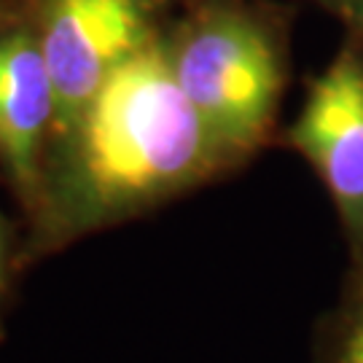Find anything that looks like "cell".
<instances>
[{
	"label": "cell",
	"mask_w": 363,
	"mask_h": 363,
	"mask_svg": "<svg viewBox=\"0 0 363 363\" xmlns=\"http://www.w3.org/2000/svg\"><path fill=\"white\" fill-rule=\"evenodd\" d=\"M223 167L172 76L164 35L118 67L49 143L27 264L167 205Z\"/></svg>",
	"instance_id": "cell-1"
},
{
	"label": "cell",
	"mask_w": 363,
	"mask_h": 363,
	"mask_svg": "<svg viewBox=\"0 0 363 363\" xmlns=\"http://www.w3.org/2000/svg\"><path fill=\"white\" fill-rule=\"evenodd\" d=\"M164 54L223 167L269 143L286 60L261 16L229 3L202 6L164 33Z\"/></svg>",
	"instance_id": "cell-2"
},
{
	"label": "cell",
	"mask_w": 363,
	"mask_h": 363,
	"mask_svg": "<svg viewBox=\"0 0 363 363\" xmlns=\"http://www.w3.org/2000/svg\"><path fill=\"white\" fill-rule=\"evenodd\" d=\"M162 0H30L57 94L54 135L65 130L108 78L164 35Z\"/></svg>",
	"instance_id": "cell-3"
},
{
	"label": "cell",
	"mask_w": 363,
	"mask_h": 363,
	"mask_svg": "<svg viewBox=\"0 0 363 363\" xmlns=\"http://www.w3.org/2000/svg\"><path fill=\"white\" fill-rule=\"evenodd\" d=\"M286 143L315 169L363 274V57L345 46L307 89Z\"/></svg>",
	"instance_id": "cell-4"
},
{
	"label": "cell",
	"mask_w": 363,
	"mask_h": 363,
	"mask_svg": "<svg viewBox=\"0 0 363 363\" xmlns=\"http://www.w3.org/2000/svg\"><path fill=\"white\" fill-rule=\"evenodd\" d=\"M57 124V94L35 30L22 19L0 25V178L25 220L35 210L43 162Z\"/></svg>",
	"instance_id": "cell-5"
},
{
	"label": "cell",
	"mask_w": 363,
	"mask_h": 363,
	"mask_svg": "<svg viewBox=\"0 0 363 363\" xmlns=\"http://www.w3.org/2000/svg\"><path fill=\"white\" fill-rule=\"evenodd\" d=\"M320 363H363V274H355L350 298L325 325Z\"/></svg>",
	"instance_id": "cell-6"
},
{
	"label": "cell",
	"mask_w": 363,
	"mask_h": 363,
	"mask_svg": "<svg viewBox=\"0 0 363 363\" xmlns=\"http://www.w3.org/2000/svg\"><path fill=\"white\" fill-rule=\"evenodd\" d=\"M25 264V232L0 208V339H3V320H6V310L13 298L16 277Z\"/></svg>",
	"instance_id": "cell-7"
},
{
	"label": "cell",
	"mask_w": 363,
	"mask_h": 363,
	"mask_svg": "<svg viewBox=\"0 0 363 363\" xmlns=\"http://www.w3.org/2000/svg\"><path fill=\"white\" fill-rule=\"evenodd\" d=\"M347 13H350V19L358 25V30L363 33V9H355V6H347Z\"/></svg>",
	"instance_id": "cell-8"
},
{
	"label": "cell",
	"mask_w": 363,
	"mask_h": 363,
	"mask_svg": "<svg viewBox=\"0 0 363 363\" xmlns=\"http://www.w3.org/2000/svg\"><path fill=\"white\" fill-rule=\"evenodd\" d=\"M6 19H11V16H9V13L3 11V9H0V25H3V22H6Z\"/></svg>",
	"instance_id": "cell-9"
},
{
	"label": "cell",
	"mask_w": 363,
	"mask_h": 363,
	"mask_svg": "<svg viewBox=\"0 0 363 363\" xmlns=\"http://www.w3.org/2000/svg\"><path fill=\"white\" fill-rule=\"evenodd\" d=\"M358 3H363V0H358Z\"/></svg>",
	"instance_id": "cell-10"
}]
</instances>
